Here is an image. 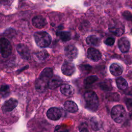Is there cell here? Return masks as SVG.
<instances>
[{
	"mask_svg": "<svg viewBox=\"0 0 132 132\" xmlns=\"http://www.w3.org/2000/svg\"><path fill=\"white\" fill-rule=\"evenodd\" d=\"M86 107L92 111H95L98 107V98L96 94L92 91L86 92L84 94Z\"/></svg>",
	"mask_w": 132,
	"mask_h": 132,
	"instance_id": "6da1fadb",
	"label": "cell"
},
{
	"mask_svg": "<svg viewBox=\"0 0 132 132\" xmlns=\"http://www.w3.org/2000/svg\"><path fill=\"white\" fill-rule=\"evenodd\" d=\"M34 39L37 45L40 47H46L51 43L52 38L46 31H38L34 34Z\"/></svg>",
	"mask_w": 132,
	"mask_h": 132,
	"instance_id": "7a4b0ae2",
	"label": "cell"
},
{
	"mask_svg": "<svg viewBox=\"0 0 132 132\" xmlns=\"http://www.w3.org/2000/svg\"><path fill=\"white\" fill-rule=\"evenodd\" d=\"M111 115L114 122L120 123L125 120L126 114L124 108L122 105H118L112 108Z\"/></svg>",
	"mask_w": 132,
	"mask_h": 132,
	"instance_id": "3957f363",
	"label": "cell"
},
{
	"mask_svg": "<svg viewBox=\"0 0 132 132\" xmlns=\"http://www.w3.org/2000/svg\"><path fill=\"white\" fill-rule=\"evenodd\" d=\"M12 46L10 42L5 38L1 39V53L4 58H7L11 54Z\"/></svg>",
	"mask_w": 132,
	"mask_h": 132,
	"instance_id": "277c9868",
	"label": "cell"
},
{
	"mask_svg": "<svg viewBox=\"0 0 132 132\" xmlns=\"http://www.w3.org/2000/svg\"><path fill=\"white\" fill-rule=\"evenodd\" d=\"M18 101L13 98H11L3 104L2 109L4 112H8L12 111L18 105Z\"/></svg>",
	"mask_w": 132,
	"mask_h": 132,
	"instance_id": "5b68a950",
	"label": "cell"
},
{
	"mask_svg": "<svg viewBox=\"0 0 132 132\" xmlns=\"http://www.w3.org/2000/svg\"><path fill=\"white\" fill-rule=\"evenodd\" d=\"M16 51L19 55L24 59L29 60L30 59V54L28 47L24 44H19L16 46Z\"/></svg>",
	"mask_w": 132,
	"mask_h": 132,
	"instance_id": "8992f818",
	"label": "cell"
},
{
	"mask_svg": "<svg viewBox=\"0 0 132 132\" xmlns=\"http://www.w3.org/2000/svg\"><path fill=\"white\" fill-rule=\"evenodd\" d=\"M66 57L70 60L75 59L78 55V50L73 45H68L64 48Z\"/></svg>",
	"mask_w": 132,
	"mask_h": 132,
	"instance_id": "52a82bcc",
	"label": "cell"
},
{
	"mask_svg": "<svg viewBox=\"0 0 132 132\" xmlns=\"http://www.w3.org/2000/svg\"><path fill=\"white\" fill-rule=\"evenodd\" d=\"M46 116L49 119L56 121L59 120L61 118L62 112L59 108L56 107H52L47 110Z\"/></svg>",
	"mask_w": 132,
	"mask_h": 132,
	"instance_id": "ba28073f",
	"label": "cell"
},
{
	"mask_svg": "<svg viewBox=\"0 0 132 132\" xmlns=\"http://www.w3.org/2000/svg\"><path fill=\"white\" fill-rule=\"evenodd\" d=\"M75 71V67L73 63L70 62H64L61 67L62 73L66 76L72 75Z\"/></svg>",
	"mask_w": 132,
	"mask_h": 132,
	"instance_id": "9c48e42d",
	"label": "cell"
},
{
	"mask_svg": "<svg viewBox=\"0 0 132 132\" xmlns=\"http://www.w3.org/2000/svg\"><path fill=\"white\" fill-rule=\"evenodd\" d=\"M87 56L89 59L93 61L96 62L101 59L102 55L101 52L97 49L93 47H90L88 48L87 51Z\"/></svg>",
	"mask_w": 132,
	"mask_h": 132,
	"instance_id": "30bf717a",
	"label": "cell"
},
{
	"mask_svg": "<svg viewBox=\"0 0 132 132\" xmlns=\"http://www.w3.org/2000/svg\"><path fill=\"white\" fill-rule=\"evenodd\" d=\"M32 25L38 29H41L47 24L46 20L41 15H37L33 18L32 20Z\"/></svg>",
	"mask_w": 132,
	"mask_h": 132,
	"instance_id": "8fae6325",
	"label": "cell"
},
{
	"mask_svg": "<svg viewBox=\"0 0 132 132\" xmlns=\"http://www.w3.org/2000/svg\"><path fill=\"white\" fill-rule=\"evenodd\" d=\"M118 47L122 53L127 52L130 48V43L126 37H122L118 41Z\"/></svg>",
	"mask_w": 132,
	"mask_h": 132,
	"instance_id": "7c38bea8",
	"label": "cell"
},
{
	"mask_svg": "<svg viewBox=\"0 0 132 132\" xmlns=\"http://www.w3.org/2000/svg\"><path fill=\"white\" fill-rule=\"evenodd\" d=\"M48 81L39 77L36 82V89L40 93H43L46 90V88L48 87Z\"/></svg>",
	"mask_w": 132,
	"mask_h": 132,
	"instance_id": "4fadbf2b",
	"label": "cell"
},
{
	"mask_svg": "<svg viewBox=\"0 0 132 132\" xmlns=\"http://www.w3.org/2000/svg\"><path fill=\"white\" fill-rule=\"evenodd\" d=\"M62 82V79L58 76L52 77L48 82V87L51 89H54L60 86Z\"/></svg>",
	"mask_w": 132,
	"mask_h": 132,
	"instance_id": "5bb4252c",
	"label": "cell"
},
{
	"mask_svg": "<svg viewBox=\"0 0 132 132\" xmlns=\"http://www.w3.org/2000/svg\"><path fill=\"white\" fill-rule=\"evenodd\" d=\"M110 72L114 76L121 75L123 72L122 67L118 64L112 63L110 67Z\"/></svg>",
	"mask_w": 132,
	"mask_h": 132,
	"instance_id": "9a60e30c",
	"label": "cell"
},
{
	"mask_svg": "<svg viewBox=\"0 0 132 132\" xmlns=\"http://www.w3.org/2000/svg\"><path fill=\"white\" fill-rule=\"evenodd\" d=\"M53 70L50 68H46L41 72L39 77L48 81L52 77Z\"/></svg>",
	"mask_w": 132,
	"mask_h": 132,
	"instance_id": "2e32d148",
	"label": "cell"
},
{
	"mask_svg": "<svg viewBox=\"0 0 132 132\" xmlns=\"http://www.w3.org/2000/svg\"><path fill=\"white\" fill-rule=\"evenodd\" d=\"M64 107L66 110L71 113L76 112L78 110L77 105L72 101H66L64 104Z\"/></svg>",
	"mask_w": 132,
	"mask_h": 132,
	"instance_id": "e0dca14e",
	"label": "cell"
},
{
	"mask_svg": "<svg viewBox=\"0 0 132 132\" xmlns=\"http://www.w3.org/2000/svg\"><path fill=\"white\" fill-rule=\"evenodd\" d=\"M60 90L63 95L66 96H71L74 93L73 88L68 84H63L61 85Z\"/></svg>",
	"mask_w": 132,
	"mask_h": 132,
	"instance_id": "ac0fdd59",
	"label": "cell"
},
{
	"mask_svg": "<svg viewBox=\"0 0 132 132\" xmlns=\"http://www.w3.org/2000/svg\"><path fill=\"white\" fill-rule=\"evenodd\" d=\"M116 84L118 88L122 90H126L128 88V84L126 80L122 78L119 77L116 79Z\"/></svg>",
	"mask_w": 132,
	"mask_h": 132,
	"instance_id": "d6986e66",
	"label": "cell"
},
{
	"mask_svg": "<svg viewBox=\"0 0 132 132\" xmlns=\"http://www.w3.org/2000/svg\"><path fill=\"white\" fill-rule=\"evenodd\" d=\"M48 56V53L46 51H42L37 52L34 54V58L36 61H42L44 60Z\"/></svg>",
	"mask_w": 132,
	"mask_h": 132,
	"instance_id": "ffe728a7",
	"label": "cell"
},
{
	"mask_svg": "<svg viewBox=\"0 0 132 132\" xmlns=\"http://www.w3.org/2000/svg\"><path fill=\"white\" fill-rule=\"evenodd\" d=\"M86 42L89 45L93 46H98L100 44L99 39L95 35H91L88 36L86 39Z\"/></svg>",
	"mask_w": 132,
	"mask_h": 132,
	"instance_id": "44dd1931",
	"label": "cell"
},
{
	"mask_svg": "<svg viewBox=\"0 0 132 132\" xmlns=\"http://www.w3.org/2000/svg\"><path fill=\"white\" fill-rule=\"evenodd\" d=\"M109 30L112 34L117 36H121L124 32V29L121 27H117L116 26H113L109 28Z\"/></svg>",
	"mask_w": 132,
	"mask_h": 132,
	"instance_id": "7402d4cb",
	"label": "cell"
},
{
	"mask_svg": "<svg viewBox=\"0 0 132 132\" xmlns=\"http://www.w3.org/2000/svg\"><path fill=\"white\" fill-rule=\"evenodd\" d=\"M60 39L64 42L68 41L71 39V34L69 31H61L58 34Z\"/></svg>",
	"mask_w": 132,
	"mask_h": 132,
	"instance_id": "603a6c76",
	"label": "cell"
},
{
	"mask_svg": "<svg viewBox=\"0 0 132 132\" xmlns=\"http://www.w3.org/2000/svg\"><path fill=\"white\" fill-rule=\"evenodd\" d=\"M106 98L110 101L118 102L120 100V97L117 93H110L106 95Z\"/></svg>",
	"mask_w": 132,
	"mask_h": 132,
	"instance_id": "cb8c5ba5",
	"label": "cell"
},
{
	"mask_svg": "<svg viewBox=\"0 0 132 132\" xmlns=\"http://www.w3.org/2000/svg\"><path fill=\"white\" fill-rule=\"evenodd\" d=\"M98 80V77L95 75H92L87 77L84 81V82L87 86H90Z\"/></svg>",
	"mask_w": 132,
	"mask_h": 132,
	"instance_id": "d4e9b609",
	"label": "cell"
},
{
	"mask_svg": "<svg viewBox=\"0 0 132 132\" xmlns=\"http://www.w3.org/2000/svg\"><path fill=\"white\" fill-rule=\"evenodd\" d=\"M100 88L106 91H109L112 89V87L110 85V84L108 81H103L102 82L100 85Z\"/></svg>",
	"mask_w": 132,
	"mask_h": 132,
	"instance_id": "484cf974",
	"label": "cell"
},
{
	"mask_svg": "<svg viewBox=\"0 0 132 132\" xmlns=\"http://www.w3.org/2000/svg\"><path fill=\"white\" fill-rule=\"evenodd\" d=\"M90 124H91V128L94 130H97L99 129V128H100L99 123L96 120L95 118H93L90 120Z\"/></svg>",
	"mask_w": 132,
	"mask_h": 132,
	"instance_id": "4316f807",
	"label": "cell"
},
{
	"mask_svg": "<svg viewBox=\"0 0 132 132\" xmlns=\"http://www.w3.org/2000/svg\"><path fill=\"white\" fill-rule=\"evenodd\" d=\"M1 94L3 96H6L8 95L9 93V87L8 85H4L1 86Z\"/></svg>",
	"mask_w": 132,
	"mask_h": 132,
	"instance_id": "83f0119b",
	"label": "cell"
},
{
	"mask_svg": "<svg viewBox=\"0 0 132 132\" xmlns=\"http://www.w3.org/2000/svg\"><path fill=\"white\" fill-rule=\"evenodd\" d=\"M122 15L124 18L128 21H132V13L129 11H124Z\"/></svg>",
	"mask_w": 132,
	"mask_h": 132,
	"instance_id": "f1b7e54d",
	"label": "cell"
},
{
	"mask_svg": "<svg viewBox=\"0 0 132 132\" xmlns=\"http://www.w3.org/2000/svg\"><path fill=\"white\" fill-rule=\"evenodd\" d=\"M80 69L83 73H89L91 70V67L89 65H81L80 66Z\"/></svg>",
	"mask_w": 132,
	"mask_h": 132,
	"instance_id": "f546056e",
	"label": "cell"
},
{
	"mask_svg": "<svg viewBox=\"0 0 132 132\" xmlns=\"http://www.w3.org/2000/svg\"><path fill=\"white\" fill-rule=\"evenodd\" d=\"M79 132H89L87 124L86 123H81L79 126Z\"/></svg>",
	"mask_w": 132,
	"mask_h": 132,
	"instance_id": "4dcf8cb0",
	"label": "cell"
},
{
	"mask_svg": "<svg viewBox=\"0 0 132 132\" xmlns=\"http://www.w3.org/2000/svg\"><path fill=\"white\" fill-rule=\"evenodd\" d=\"M114 41H115V40L114 38L110 37V38H108L107 39H106V40L104 42L106 45L111 46L114 44Z\"/></svg>",
	"mask_w": 132,
	"mask_h": 132,
	"instance_id": "1f68e13d",
	"label": "cell"
},
{
	"mask_svg": "<svg viewBox=\"0 0 132 132\" xmlns=\"http://www.w3.org/2000/svg\"><path fill=\"white\" fill-rule=\"evenodd\" d=\"M126 104L129 110H132V99H129L126 101Z\"/></svg>",
	"mask_w": 132,
	"mask_h": 132,
	"instance_id": "d6a6232c",
	"label": "cell"
},
{
	"mask_svg": "<svg viewBox=\"0 0 132 132\" xmlns=\"http://www.w3.org/2000/svg\"><path fill=\"white\" fill-rule=\"evenodd\" d=\"M127 91L126 92V94L129 95H132V87H131L129 89H127Z\"/></svg>",
	"mask_w": 132,
	"mask_h": 132,
	"instance_id": "836d02e7",
	"label": "cell"
}]
</instances>
